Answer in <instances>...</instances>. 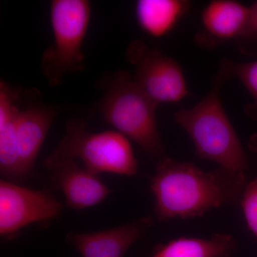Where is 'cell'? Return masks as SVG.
I'll use <instances>...</instances> for the list:
<instances>
[{"label": "cell", "instance_id": "cell-1", "mask_svg": "<svg viewBox=\"0 0 257 257\" xmlns=\"http://www.w3.org/2000/svg\"><path fill=\"white\" fill-rule=\"evenodd\" d=\"M244 172L219 167L203 172L189 162L166 157L151 180L154 213L159 221L197 217L214 208L241 202Z\"/></svg>", "mask_w": 257, "mask_h": 257}, {"label": "cell", "instance_id": "cell-2", "mask_svg": "<svg viewBox=\"0 0 257 257\" xmlns=\"http://www.w3.org/2000/svg\"><path fill=\"white\" fill-rule=\"evenodd\" d=\"M99 84L104 94L95 108L104 121L135 142L152 160L159 162L166 158L165 144L155 116L158 104L126 71L106 74Z\"/></svg>", "mask_w": 257, "mask_h": 257}, {"label": "cell", "instance_id": "cell-3", "mask_svg": "<svg viewBox=\"0 0 257 257\" xmlns=\"http://www.w3.org/2000/svg\"><path fill=\"white\" fill-rule=\"evenodd\" d=\"M226 82L227 79L218 71L207 95L194 107L177 111L174 119L192 139L199 158L244 172L248 169L247 156L219 94Z\"/></svg>", "mask_w": 257, "mask_h": 257}, {"label": "cell", "instance_id": "cell-4", "mask_svg": "<svg viewBox=\"0 0 257 257\" xmlns=\"http://www.w3.org/2000/svg\"><path fill=\"white\" fill-rule=\"evenodd\" d=\"M76 159H80L84 168L95 175L108 172L134 176L138 173V160L128 139L111 130L91 133L84 120L79 119L67 121L63 138L43 165L52 171Z\"/></svg>", "mask_w": 257, "mask_h": 257}, {"label": "cell", "instance_id": "cell-5", "mask_svg": "<svg viewBox=\"0 0 257 257\" xmlns=\"http://www.w3.org/2000/svg\"><path fill=\"white\" fill-rule=\"evenodd\" d=\"M91 7L86 0H52L50 20L53 45L44 52L42 70L52 87L66 77L84 69L82 46L90 21Z\"/></svg>", "mask_w": 257, "mask_h": 257}, {"label": "cell", "instance_id": "cell-6", "mask_svg": "<svg viewBox=\"0 0 257 257\" xmlns=\"http://www.w3.org/2000/svg\"><path fill=\"white\" fill-rule=\"evenodd\" d=\"M126 57L135 67L134 80L158 105L177 103L188 96L180 64L158 47H150L143 40H135L128 45Z\"/></svg>", "mask_w": 257, "mask_h": 257}, {"label": "cell", "instance_id": "cell-7", "mask_svg": "<svg viewBox=\"0 0 257 257\" xmlns=\"http://www.w3.org/2000/svg\"><path fill=\"white\" fill-rule=\"evenodd\" d=\"M62 204L47 191H37L2 179L0 182V234L13 237L22 228L60 215Z\"/></svg>", "mask_w": 257, "mask_h": 257}, {"label": "cell", "instance_id": "cell-8", "mask_svg": "<svg viewBox=\"0 0 257 257\" xmlns=\"http://www.w3.org/2000/svg\"><path fill=\"white\" fill-rule=\"evenodd\" d=\"M155 224L152 216H143L112 229L92 233H69L66 241L82 257H123Z\"/></svg>", "mask_w": 257, "mask_h": 257}, {"label": "cell", "instance_id": "cell-9", "mask_svg": "<svg viewBox=\"0 0 257 257\" xmlns=\"http://www.w3.org/2000/svg\"><path fill=\"white\" fill-rule=\"evenodd\" d=\"M249 7L234 0H213L202 10V28L194 37L198 46L212 50L236 40L247 22Z\"/></svg>", "mask_w": 257, "mask_h": 257}, {"label": "cell", "instance_id": "cell-10", "mask_svg": "<svg viewBox=\"0 0 257 257\" xmlns=\"http://www.w3.org/2000/svg\"><path fill=\"white\" fill-rule=\"evenodd\" d=\"M50 179L64 194L67 207L80 210L102 202L110 190L98 175L71 160L51 171Z\"/></svg>", "mask_w": 257, "mask_h": 257}, {"label": "cell", "instance_id": "cell-11", "mask_svg": "<svg viewBox=\"0 0 257 257\" xmlns=\"http://www.w3.org/2000/svg\"><path fill=\"white\" fill-rule=\"evenodd\" d=\"M18 91L4 81L0 83V172L11 182L28 178L19 156L16 135Z\"/></svg>", "mask_w": 257, "mask_h": 257}, {"label": "cell", "instance_id": "cell-12", "mask_svg": "<svg viewBox=\"0 0 257 257\" xmlns=\"http://www.w3.org/2000/svg\"><path fill=\"white\" fill-rule=\"evenodd\" d=\"M58 111L49 106H35L18 111L16 135L19 156L27 177H30L47 133Z\"/></svg>", "mask_w": 257, "mask_h": 257}, {"label": "cell", "instance_id": "cell-13", "mask_svg": "<svg viewBox=\"0 0 257 257\" xmlns=\"http://www.w3.org/2000/svg\"><path fill=\"white\" fill-rule=\"evenodd\" d=\"M186 0H139L135 17L143 31L155 38L170 34L190 8Z\"/></svg>", "mask_w": 257, "mask_h": 257}, {"label": "cell", "instance_id": "cell-14", "mask_svg": "<svg viewBox=\"0 0 257 257\" xmlns=\"http://www.w3.org/2000/svg\"><path fill=\"white\" fill-rule=\"evenodd\" d=\"M236 247L234 238L224 233L207 239L180 237L157 246L150 257H229Z\"/></svg>", "mask_w": 257, "mask_h": 257}, {"label": "cell", "instance_id": "cell-15", "mask_svg": "<svg viewBox=\"0 0 257 257\" xmlns=\"http://www.w3.org/2000/svg\"><path fill=\"white\" fill-rule=\"evenodd\" d=\"M219 72L228 81L239 79L252 97V101L245 106L248 117L257 120V60L248 62H235L229 59L221 60Z\"/></svg>", "mask_w": 257, "mask_h": 257}, {"label": "cell", "instance_id": "cell-16", "mask_svg": "<svg viewBox=\"0 0 257 257\" xmlns=\"http://www.w3.org/2000/svg\"><path fill=\"white\" fill-rule=\"evenodd\" d=\"M235 42L245 55H257V1L249 7L246 26Z\"/></svg>", "mask_w": 257, "mask_h": 257}, {"label": "cell", "instance_id": "cell-17", "mask_svg": "<svg viewBox=\"0 0 257 257\" xmlns=\"http://www.w3.org/2000/svg\"><path fill=\"white\" fill-rule=\"evenodd\" d=\"M240 204L248 229L257 238V177L246 184Z\"/></svg>", "mask_w": 257, "mask_h": 257}, {"label": "cell", "instance_id": "cell-18", "mask_svg": "<svg viewBox=\"0 0 257 257\" xmlns=\"http://www.w3.org/2000/svg\"><path fill=\"white\" fill-rule=\"evenodd\" d=\"M248 147L251 152L257 153V134H254L250 138Z\"/></svg>", "mask_w": 257, "mask_h": 257}]
</instances>
